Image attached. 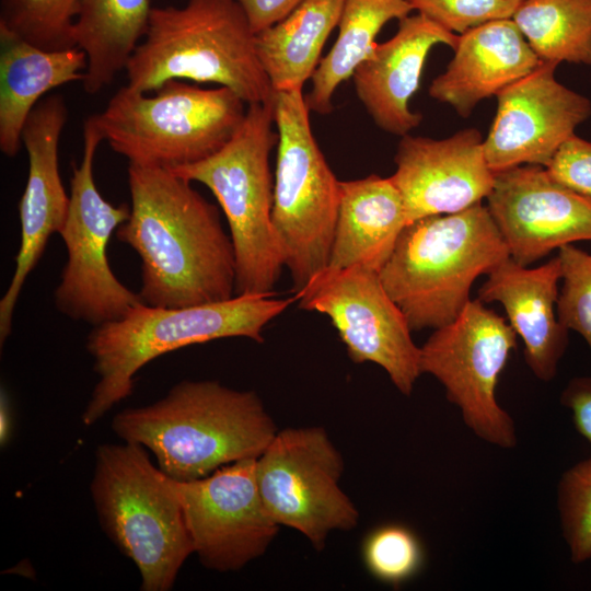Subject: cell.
<instances>
[{"label": "cell", "mask_w": 591, "mask_h": 591, "mask_svg": "<svg viewBox=\"0 0 591 591\" xmlns=\"http://www.w3.org/2000/svg\"><path fill=\"white\" fill-rule=\"evenodd\" d=\"M130 216L115 231L141 260L143 303L186 308L235 296L236 265L219 209L161 166L128 164Z\"/></svg>", "instance_id": "obj_1"}, {"label": "cell", "mask_w": 591, "mask_h": 591, "mask_svg": "<svg viewBox=\"0 0 591 591\" xmlns=\"http://www.w3.org/2000/svg\"><path fill=\"white\" fill-rule=\"evenodd\" d=\"M112 429L149 450L158 466L181 482L257 459L278 431L255 392L212 380L182 381L161 399L116 414Z\"/></svg>", "instance_id": "obj_2"}, {"label": "cell", "mask_w": 591, "mask_h": 591, "mask_svg": "<svg viewBox=\"0 0 591 591\" xmlns=\"http://www.w3.org/2000/svg\"><path fill=\"white\" fill-rule=\"evenodd\" d=\"M294 296L240 294L202 305L152 306L143 302L123 317L94 326L86 338L97 382L82 414L92 426L132 393L134 376L155 358L179 348L229 337L263 343V331Z\"/></svg>", "instance_id": "obj_3"}, {"label": "cell", "mask_w": 591, "mask_h": 591, "mask_svg": "<svg viewBox=\"0 0 591 591\" xmlns=\"http://www.w3.org/2000/svg\"><path fill=\"white\" fill-rule=\"evenodd\" d=\"M256 34L235 0H188L153 7L126 68L127 86L150 93L170 80L216 83L247 105L275 91L256 53Z\"/></svg>", "instance_id": "obj_4"}, {"label": "cell", "mask_w": 591, "mask_h": 591, "mask_svg": "<svg viewBox=\"0 0 591 591\" xmlns=\"http://www.w3.org/2000/svg\"><path fill=\"white\" fill-rule=\"evenodd\" d=\"M510 257L487 206L408 223L379 271L412 332L453 322L472 300L480 275Z\"/></svg>", "instance_id": "obj_5"}, {"label": "cell", "mask_w": 591, "mask_h": 591, "mask_svg": "<svg viewBox=\"0 0 591 591\" xmlns=\"http://www.w3.org/2000/svg\"><path fill=\"white\" fill-rule=\"evenodd\" d=\"M91 496L101 528L136 565L142 591H169L192 554L172 478L146 448L125 441L96 449Z\"/></svg>", "instance_id": "obj_6"}, {"label": "cell", "mask_w": 591, "mask_h": 591, "mask_svg": "<svg viewBox=\"0 0 591 591\" xmlns=\"http://www.w3.org/2000/svg\"><path fill=\"white\" fill-rule=\"evenodd\" d=\"M274 124V97L250 104L244 121L218 152L197 163L169 169L205 185L221 207L235 255V296L275 294L285 267L271 218L269 155L278 142Z\"/></svg>", "instance_id": "obj_7"}, {"label": "cell", "mask_w": 591, "mask_h": 591, "mask_svg": "<svg viewBox=\"0 0 591 591\" xmlns=\"http://www.w3.org/2000/svg\"><path fill=\"white\" fill-rule=\"evenodd\" d=\"M246 112L247 104L225 86L170 80L150 93L124 85L93 117L104 141L130 164L174 169L218 152Z\"/></svg>", "instance_id": "obj_8"}, {"label": "cell", "mask_w": 591, "mask_h": 591, "mask_svg": "<svg viewBox=\"0 0 591 591\" xmlns=\"http://www.w3.org/2000/svg\"><path fill=\"white\" fill-rule=\"evenodd\" d=\"M309 114L303 90L275 92L271 218L293 294L328 266L339 205V181L313 136Z\"/></svg>", "instance_id": "obj_9"}, {"label": "cell", "mask_w": 591, "mask_h": 591, "mask_svg": "<svg viewBox=\"0 0 591 591\" xmlns=\"http://www.w3.org/2000/svg\"><path fill=\"white\" fill-rule=\"evenodd\" d=\"M103 136L92 116L83 125V155L72 164L69 208L59 234L67 262L55 293L57 310L69 318L94 326L123 317L141 303L139 293L113 273L107 245L130 216V206L108 202L94 179V158Z\"/></svg>", "instance_id": "obj_10"}, {"label": "cell", "mask_w": 591, "mask_h": 591, "mask_svg": "<svg viewBox=\"0 0 591 591\" xmlns=\"http://www.w3.org/2000/svg\"><path fill=\"white\" fill-rule=\"evenodd\" d=\"M515 347L510 324L478 299L453 322L436 328L420 347L421 373L442 384L479 439L503 449L517 445V433L513 419L497 402L496 386Z\"/></svg>", "instance_id": "obj_11"}, {"label": "cell", "mask_w": 591, "mask_h": 591, "mask_svg": "<svg viewBox=\"0 0 591 591\" xmlns=\"http://www.w3.org/2000/svg\"><path fill=\"white\" fill-rule=\"evenodd\" d=\"M343 472L340 452L317 426L278 430L256 459L257 485L268 514L318 551L332 532L358 525V509L339 485Z\"/></svg>", "instance_id": "obj_12"}, {"label": "cell", "mask_w": 591, "mask_h": 591, "mask_svg": "<svg viewBox=\"0 0 591 591\" xmlns=\"http://www.w3.org/2000/svg\"><path fill=\"white\" fill-rule=\"evenodd\" d=\"M293 296L301 309L331 320L355 363L378 364L402 394H412L422 374L420 347L378 271L326 267Z\"/></svg>", "instance_id": "obj_13"}, {"label": "cell", "mask_w": 591, "mask_h": 591, "mask_svg": "<svg viewBox=\"0 0 591 591\" xmlns=\"http://www.w3.org/2000/svg\"><path fill=\"white\" fill-rule=\"evenodd\" d=\"M172 482L194 554L207 569H242L266 553L279 531L259 494L256 459L221 466L198 479Z\"/></svg>", "instance_id": "obj_14"}, {"label": "cell", "mask_w": 591, "mask_h": 591, "mask_svg": "<svg viewBox=\"0 0 591 591\" xmlns=\"http://www.w3.org/2000/svg\"><path fill=\"white\" fill-rule=\"evenodd\" d=\"M556 67L542 61L496 95V115L484 139L493 172L524 164L547 167L576 127L590 117L589 99L559 83Z\"/></svg>", "instance_id": "obj_15"}, {"label": "cell", "mask_w": 591, "mask_h": 591, "mask_svg": "<svg viewBox=\"0 0 591 591\" xmlns=\"http://www.w3.org/2000/svg\"><path fill=\"white\" fill-rule=\"evenodd\" d=\"M487 208L510 257L521 266L555 248L591 240V199L558 183L540 165L495 173Z\"/></svg>", "instance_id": "obj_16"}, {"label": "cell", "mask_w": 591, "mask_h": 591, "mask_svg": "<svg viewBox=\"0 0 591 591\" xmlns=\"http://www.w3.org/2000/svg\"><path fill=\"white\" fill-rule=\"evenodd\" d=\"M67 120L66 100L54 93L37 103L22 131L28 173L19 204L21 242L15 269L0 300L1 345L11 334L14 309L27 276L42 258L49 237L60 232L67 218L69 195L59 171V141Z\"/></svg>", "instance_id": "obj_17"}, {"label": "cell", "mask_w": 591, "mask_h": 591, "mask_svg": "<svg viewBox=\"0 0 591 591\" xmlns=\"http://www.w3.org/2000/svg\"><path fill=\"white\" fill-rule=\"evenodd\" d=\"M391 176L404 200L407 222L463 211L491 193L495 172L488 166L484 139L475 128L434 140L405 135Z\"/></svg>", "instance_id": "obj_18"}, {"label": "cell", "mask_w": 591, "mask_h": 591, "mask_svg": "<svg viewBox=\"0 0 591 591\" xmlns=\"http://www.w3.org/2000/svg\"><path fill=\"white\" fill-rule=\"evenodd\" d=\"M457 42L459 35L417 13L401 20L392 38L375 43L351 79L357 97L380 129L403 137L421 123L409 101L419 88L427 56L437 44L454 49Z\"/></svg>", "instance_id": "obj_19"}, {"label": "cell", "mask_w": 591, "mask_h": 591, "mask_svg": "<svg viewBox=\"0 0 591 591\" xmlns=\"http://www.w3.org/2000/svg\"><path fill=\"white\" fill-rule=\"evenodd\" d=\"M560 260L553 257L537 268L506 258L487 274L477 299L499 302L510 326L524 344V360L533 374L551 381L568 346V329L555 315Z\"/></svg>", "instance_id": "obj_20"}, {"label": "cell", "mask_w": 591, "mask_h": 591, "mask_svg": "<svg viewBox=\"0 0 591 591\" xmlns=\"http://www.w3.org/2000/svg\"><path fill=\"white\" fill-rule=\"evenodd\" d=\"M541 63L512 19L493 20L459 35L454 57L432 81L429 94L465 118L480 101L497 95Z\"/></svg>", "instance_id": "obj_21"}, {"label": "cell", "mask_w": 591, "mask_h": 591, "mask_svg": "<svg viewBox=\"0 0 591 591\" xmlns=\"http://www.w3.org/2000/svg\"><path fill=\"white\" fill-rule=\"evenodd\" d=\"M408 224L404 200L391 177L375 174L339 181V205L327 267L380 271Z\"/></svg>", "instance_id": "obj_22"}, {"label": "cell", "mask_w": 591, "mask_h": 591, "mask_svg": "<svg viewBox=\"0 0 591 591\" xmlns=\"http://www.w3.org/2000/svg\"><path fill=\"white\" fill-rule=\"evenodd\" d=\"M88 66L79 47L38 48L0 30V150L9 158L22 148V131L33 108L63 84L82 81Z\"/></svg>", "instance_id": "obj_23"}, {"label": "cell", "mask_w": 591, "mask_h": 591, "mask_svg": "<svg viewBox=\"0 0 591 591\" xmlns=\"http://www.w3.org/2000/svg\"><path fill=\"white\" fill-rule=\"evenodd\" d=\"M344 0H303L278 23L256 34L259 62L275 92L303 90L338 26Z\"/></svg>", "instance_id": "obj_24"}, {"label": "cell", "mask_w": 591, "mask_h": 591, "mask_svg": "<svg viewBox=\"0 0 591 591\" xmlns=\"http://www.w3.org/2000/svg\"><path fill=\"white\" fill-rule=\"evenodd\" d=\"M150 0H82L73 39L88 58L82 86L96 94L125 68L143 38Z\"/></svg>", "instance_id": "obj_25"}, {"label": "cell", "mask_w": 591, "mask_h": 591, "mask_svg": "<svg viewBox=\"0 0 591 591\" xmlns=\"http://www.w3.org/2000/svg\"><path fill=\"white\" fill-rule=\"evenodd\" d=\"M413 12L408 0H344L338 36L311 78L304 95L310 112L327 115L336 89L351 78L359 62L375 45V37L391 20H403Z\"/></svg>", "instance_id": "obj_26"}, {"label": "cell", "mask_w": 591, "mask_h": 591, "mask_svg": "<svg viewBox=\"0 0 591 591\" xmlns=\"http://www.w3.org/2000/svg\"><path fill=\"white\" fill-rule=\"evenodd\" d=\"M511 19L541 61L591 66V0H523Z\"/></svg>", "instance_id": "obj_27"}, {"label": "cell", "mask_w": 591, "mask_h": 591, "mask_svg": "<svg viewBox=\"0 0 591 591\" xmlns=\"http://www.w3.org/2000/svg\"><path fill=\"white\" fill-rule=\"evenodd\" d=\"M82 0H0V30L47 50L77 47Z\"/></svg>", "instance_id": "obj_28"}, {"label": "cell", "mask_w": 591, "mask_h": 591, "mask_svg": "<svg viewBox=\"0 0 591 591\" xmlns=\"http://www.w3.org/2000/svg\"><path fill=\"white\" fill-rule=\"evenodd\" d=\"M557 506L563 535L576 564L591 558V459L583 460L560 477Z\"/></svg>", "instance_id": "obj_29"}, {"label": "cell", "mask_w": 591, "mask_h": 591, "mask_svg": "<svg viewBox=\"0 0 591 591\" xmlns=\"http://www.w3.org/2000/svg\"><path fill=\"white\" fill-rule=\"evenodd\" d=\"M362 555L368 570L379 580L399 584L419 569L422 549L417 536L401 524L373 530L364 540Z\"/></svg>", "instance_id": "obj_30"}, {"label": "cell", "mask_w": 591, "mask_h": 591, "mask_svg": "<svg viewBox=\"0 0 591 591\" xmlns=\"http://www.w3.org/2000/svg\"><path fill=\"white\" fill-rule=\"evenodd\" d=\"M558 250L563 287L557 317L568 331L579 333L591 350V254L572 244Z\"/></svg>", "instance_id": "obj_31"}, {"label": "cell", "mask_w": 591, "mask_h": 591, "mask_svg": "<svg viewBox=\"0 0 591 591\" xmlns=\"http://www.w3.org/2000/svg\"><path fill=\"white\" fill-rule=\"evenodd\" d=\"M523 0H408L413 11L448 31L464 33L483 23L511 19Z\"/></svg>", "instance_id": "obj_32"}, {"label": "cell", "mask_w": 591, "mask_h": 591, "mask_svg": "<svg viewBox=\"0 0 591 591\" xmlns=\"http://www.w3.org/2000/svg\"><path fill=\"white\" fill-rule=\"evenodd\" d=\"M545 169L555 181L591 199V142L573 135Z\"/></svg>", "instance_id": "obj_33"}, {"label": "cell", "mask_w": 591, "mask_h": 591, "mask_svg": "<svg viewBox=\"0 0 591 591\" xmlns=\"http://www.w3.org/2000/svg\"><path fill=\"white\" fill-rule=\"evenodd\" d=\"M560 403L571 410L577 431L591 442V378L570 380L561 393Z\"/></svg>", "instance_id": "obj_34"}, {"label": "cell", "mask_w": 591, "mask_h": 591, "mask_svg": "<svg viewBox=\"0 0 591 591\" xmlns=\"http://www.w3.org/2000/svg\"><path fill=\"white\" fill-rule=\"evenodd\" d=\"M255 34L278 23L303 0H235Z\"/></svg>", "instance_id": "obj_35"}, {"label": "cell", "mask_w": 591, "mask_h": 591, "mask_svg": "<svg viewBox=\"0 0 591 591\" xmlns=\"http://www.w3.org/2000/svg\"><path fill=\"white\" fill-rule=\"evenodd\" d=\"M11 414L5 393L1 392L0 401V442L5 445L11 433Z\"/></svg>", "instance_id": "obj_36"}]
</instances>
